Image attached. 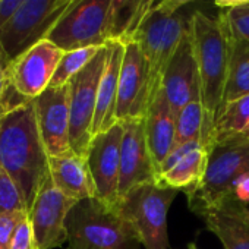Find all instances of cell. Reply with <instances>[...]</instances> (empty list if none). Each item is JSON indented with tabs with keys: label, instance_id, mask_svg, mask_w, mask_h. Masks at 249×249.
Returning <instances> with one entry per match:
<instances>
[{
	"label": "cell",
	"instance_id": "4fadbf2b",
	"mask_svg": "<svg viewBox=\"0 0 249 249\" xmlns=\"http://www.w3.org/2000/svg\"><path fill=\"white\" fill-rule=\"evenodd\" d=\"M122 138L123 123L117 122L110 129L92 137L87 153L97 198L108 207H117L119 202Z\"/></svg>",
	"mask_w": 249,
	"mask_h": 249
},
{
	"label": "cell",
	"instance_id": "3957f363",
	"mask_svg": "<svg viewBox=\"0 0 249 249\" xmlns=\"http://www.w3.org/2000/svg\"><path fill=\"white\" fill-rule=\"evenodd\" d=\"M68 249H141L132 224L98 198L78 201L66 218Z\"/></svg>",
	"mask_w": 249,
	"mask_h": 249
},
{
	"label": "cell",
	"instance_id": "e0dca14e",
	"mask_svg": "<svg viewBox=\"0 0 249 249\" xmlns=\"http://www.w3.org/2000/svg\"><path fill=\"white\" fill-rule=\"evenodd\" d=\"M211 148L201 140L176 145L157 170V182L189 195L207 172Z\"/></svg>",
	"mask_w": 249,
	"mask_h": 249
},
{
	"label": "cell",
	"instance_id": "cb8c5ba5",
	"mask_svg": "<svg viewBox=\"0 0 249 249\" xmlns=\"http://www.w3.org/2000/svg\"><path fill=\"white\" fill-rule=\"evenodd\" d=\"M214 123L210 120L201 100L191 101L176 114V145L201 140L213 150Z\"/></svg>",
	"mask_w": 249,
	"mask_h": 249
},
{
	"label": "cell",
	"instance_id": "603a6c76",
	"mask_svg": "<svg viewBox=\"0 0 249 249\" xmlns=\"http://www.w3.org/2000/svg\"><path fill=\"white\" fill-rule=\"evenodd\" d=\"M227 37H229V71H227V81L223 95V104L249 94V41L234 38L229 33Z\"/></svg>",
	"mask_w": 249,
	"mask_h": 249
},
{
	"label": "cell",
	"instance_id": "ac0fdd59",
	"mask_svg": "<svg viewBox=\"0 0 249 249\" xmlns=\"http://www.w3.org/2000/svg\"><path fill=\"white\" fill-rule=\"evenodd\" d=\"M224 249H249V204L231 194L214 207L196 213Z\"/></svg>",
	"mask_w": 249,
	"mask_h": 249
},
{
	"label": "cell",
	"instance_id": "d4e9b609",
	"mask_svg": "<svg viewBox=\"0 0 249 249\" xmlns=\"http://www.w3.org/2000/svg\"><path fill=\"white\" fill-rule=\"evenodd\" d=\"M249 126V94L223 104L213 129V147L237 138Z\"/></svg>",
	"mask_w": 249,
	"mask_h": 249
},
{
	"label": "cell",
	"instance_id": "9c48e42d",
	"mask_svg": "<svg viewBox=\"0 0 249 249\" xmlns=\"http://www.w3.org/2000/svg\"><path fill=\"white\" fill-rule=\"evenodd\" d=\"M186 30L188 22H185L179 12L170 15L154 8L140 25L132 43L140 47L147 60L153 97L159 88L161 75L178 50Z\"/></svg>",
	"mask_w": 249,
	"mask_h": 249
},
{
	"label": "cell",
	"instance_id": "7c38bea8",
	"mask_svg": "<svg viewBox=\"0 0 249 249\" xmlns=\"http://www.w3.org/2000/svg\"><path fill=\"white\" fill-rule=\"evenodd\" d=\"M76 201L63 195L49 176L28 211L37 249H54L68 242L66 218Z\"/></svg>",
	"mask_w": 249,
	"mask_h": 249
},
{
	"label": "cell",
	"instance_id": "f1b7e54d",
	"mask_svg": "<svg viewBox=\"0 0 249 249\" xmlns=\"http://www.w3.org/2000/svg\"><path fill=\"white\" fill-rule=\"evenodd\" d=\"M11 249H37V243L28 214L17 226L12 236Z\"/></svg>",
	"mask_w": 249,
	"mask_h": 249
},
{
	"label": "cell",
	"instance_id": "6da1fadb",
	"mask_svg": "<svg viewBox=\"0 0 249 249\" xmlns=\"http://www.w3.org/2000/svg\"><path fill=\"white\" fill-rule=\"evenodd\" d=\"M0 169L18 185L30 211L40 186L50 176L33 100L0 116Z\"/></svg>",
	"mask_w": 249,
	"mask_h": 249
},
{
	"label": "cell",
	"instance_id": "8fae6325",
	"mask_svg": "<svg viewBox=\"0 0 249 249\" xmlns=\"http://www.w3.org/2000/svg\"><path fill=\"white\" fill-rule=\"evenodd\" d=\"M151 101L153 87L147 60L135 43L124 44L117 89L116 120L129 122L144 119Z\"/></svg>",
	"mask_w": 249,
	"mask_h": 249
},
{
	"label": "cell",
	"instance_id": "484cf974",
	"mask_svg": "<svg viewBox=\"0 0 249 249\" xmlns=\"http://www.w3.org/2000/svg\"><path fill=\"white\" fill-rule=\"evenodd\" d=\"M104 47V46H103ZM101 47H84L71 52H65L54 76L50 82V87H63L71 82V79L78 75L100 52Z\"/></svg>",
	"mask_w": 249,
	"mask_h": 249
},
{
	"label": "cell",
	"instance_id": "8992f818",
	"mask_svg": "<svg viewBox=\"0 0 249 249\" xmlns=\"http://www.w3.org/2000/svg\"><path fill=\"white\" fill-rule=\"evenodd\" d=\"M73 0H24L0 28V60L5 69L22 52L46 38Z\"/></svg>",
	"mask_w": 249,
	"mask_h": 249
},
{
	"label": "cell",
	"instance_id": "ffe728a7",
	"mask_svg": "<svg viewBox=\"0 0 249 249\" xmlns=\"http://www.w3.org/2000/svg\"><path fill=\"white\" fill-rule=\"evenodd\" d=\"M49 170L54 186L68 198L76 202L97 198L87 157L78 156L73 151L63 156L49 157Z\"/></svg>",
	"mask_w": 249,
	"mask_h": 249
},
{
	"label": "cell",
	"instance_id": "30bf717a",
	"mask_svg": "<svg viewBox=\"0 0 249 249\" xmlns=\"http://www.w3.org/2000/svg\"><path fill=\"white\" fill-rule=\"evenodd\" d=\"M63 54L65 52L50 40L37 41L6 66L11 85L24 98H37L50 87Z\"/></svg>",
	"mask_w": 249,
	"mask_h": 249
},
{
	"label": "cell",
	"instance_id": "d590c367",
	"mask_svg": "<svg viewBox=\"0 0 249 249\" xmlns=\"http://www.w3.org/2000/svg\"><path fill=\"white\" fill-rule=\"evenodd\" d=\"M188 249H198V248L195 246V243H191V245L188 246Z\"/></svg>",
	"mask_w": 249,
	"mask_h": 249
},
{
	"label": "cell",
	"instance_id": "f546056e",
	"mask_svg": "<svg viewBox=\"0 0 249 249\" xmlns=\"http://www.w3.org/2000/svg\"><path fill=\"white\" fill-rule=\"evenodd\" d=\"M27 214V211H21L0 217V249H11L14 231Z\"/></svg>",
	"mask_w": 249,
	"mask_h": 249
},
{
	"label": "cell",
	"instance_id": "ba28073f",
	"mask_svg": "<svg viewBox=\"0 0 249 249\" xmlns=\"http://www.w3.org/2000/svg\"><path fill=\"white\" fill-rule=\"evenodd\" d=\"M107 44L95 57L69 82L71 107V148L75 154L87 157L92 140V124L97 107L98 87L106 68Z\"/></svg>",
	"mask_w": 249,
	"mask_h": 249
},
{
	"label": "cell",
	"instance_id": "9a60e30c",
	"mask_svg": "<svg viewBox=\"0 0 249 249\" xmlns=\"http://www.w3.org/2000/svg\"><path fill=\"white\" fill-rule=\"evenodd\" d=\"M144 119L122 122L123 138L120 147L119 199L138 185L157 182V170L147 142Z\"/></svg>",
	"mask_w": 249,
	"mask_h": 249
},
{
	"label": "cell",
	"instance_id": "1f68e13d",
	"mask_svg": "<svg viewBox=\"0 0 249 249\" xmlns=\"http://www.w3.org/2000/svg\"><path fill=\"white\" fill-rule=\"evenodd\" d=\"M189 2H194V0H157L154 9L172 15V14H178L179 9Z\"/></svg>",
	"mask_w": 249,
	"mask_h": 249
},
{
	"label": "cell",
	"instance_id": "d6a6232c",
	"mask_svg": "<svg viewBox=\"0 0 249 249\" xmlns=\"http://www.w3.org/2000/svg\"><path fill=\"white\" fill-rule=\"evenodd\" d=\"M8 87H9V79L6 75V69H5L2 60H0V114H2V106H3V100H5Z\"/></svg>",
	"mask_w": 249,
	"mask_h": 249
},
{
	"label": "cell",
	"instance_id": "44dd1931",
	"mask_svg": "<svg viewBox=\"0 0 249 249\" xmlns=\"http://www.w3.org/2000/svg\"><path fill=\"white\" fill-rule=\"evenodd\" d=\"M124 54V44L119 41L107 43V60L106 68L98 87L97 107L92 124V137L110 129L116 120V104H117V89L120 69Z\"/></svg>",
	"mask_w": 249,
	"mask_h": 249
},
{
	"label": "cell",
	"instance_id": "5bb4252c",
	"mask_svg": "<svg viewBox=\"0 0 249 249\" xmlns=\"http://www.w3.org/2000/svg\"><path fill=\"white\" fill-rule=\"evenodd\" d=\"M33 103L49 157L71 153L69 84L63 87H49L34 98Z\"/></svg>",
	"mask_w": 249,
	"mask_h": 249
},
{
	"label": "cell",
	"instance_id": "52a82bcc",
	"mask_svg": "<svg viewBox=\"0 0 249 249\" xmlns=\"http://www.w3.org/2000/svg\"><path fill=\"white\" fill-rule=\"evenodd\" d=\"M110 5L111 0H73L46 38L63 52L106 46Z\"/></svg>",
	"mask_w": 249,
	"mask_h": 249
},
{
	"label": "cell",
	"instance_id": "2e32d148",
	"mask_svg": "<svg viewBox=\"0 0 249 249\" xmlns=\"http://www.w3.org/2000/svg\"><path fill=\"white\" fill-rule=\"evenodd\" d=\"M157 89L163 91L166 100L176 114L191 101L201 100L199 72L188 30L173 57L166 66Z\"/></svg>",
	"mask_w": 249,
	"mask_h": 249
},
{
	"label": "cell",
	"instance_id": "4dcf8cb0",
	"mask_svg": "<svg viewBox=\"0 0 249 249\" xmlns=\"http://www.w3.org/2000/svg\"><path fill=\"white\" fill-rule=\"evenodd\" d=\"M24 0H0V28L14 15Z\"/></svg>",
	"mask_w": 249,
	"mask_h": 249
},
{
	"label": "cell",
	"instance_id": "277c9868",
	"mask_svg": "<svg viewBox=\"0 0 249 249\" xmlns=\"http://www.w3.org/2000/svg\"><path fill=\"white\" fill-rule=\"evenodd\" d=\"M249 182V141L231 140L213 147L204 178L196 188L186 195L192 213L210 208L221 202Z\"/></svg>",
	"mask_w": 249,
	"mask_h": 249
},
{
	"label": "cell",
	"instance_id": "5b68a950",
	"mask_svg": "<svg viewBox=\"0 0 249 249\" xmlns=\"http://www.w3.org/2000/svg\"><path fill=\"white\" fill-rule=\"evenodd\" d=\"M179 191L150 182L132 188L117 202V210L135 229L144 249H169L167 215Z\"/></svg>",
	"mask_w": 249,
	"mask_h": 249
},
{
	"label": "cell",
	"instance_id": "836d02e7",
	"mask_svg": "<svg viewBox=\"0 0 249 249\" xmlns=\"http://www.w3.org/2000/svg\"><path fill=\"white\" fill-rule=\"evenodd\" d=\"M214 3L220 9H226L227 11V9H233V8L249 5V0H214Z\"/></svg>",
	"mask_w": 249,
	"mask_h": 249
},
{
	"label": "cell",
	"instance_id": "7a4b0ae2",
	"mask_svg": "<svg viewBox=\"0 0 249 249\" xmlns=\"http://www.w3.org/2000/svg\"><path fill=\"white\" fill-rule=\"evenodd\" d=\"M194 56L201 81V101L214 123L223 106L229 71V37L220 18L195 11L188 19Z\"/></svg>",
	"mask_w": 249,
	"mask_h": 249
},
{
	"label": "cell",
	"instance_id": "83f0119b",
	"mask_svg": "<svg viewBox=\"0 0 249 249\" xmlns=\"http://www.w3.org/2000/svg\"><path fill=\"white\" fill-rule=\"evenodd\" d=\"M218 18L231 37L249 41V5L221 11Z\"/></svg>",
	"mask_w": 249,
	"mask_h": 249
},
{
	"label": "cell",
	"instance_id": "7402d4cb",
	"mask_svg": "<svg viewBox=\"0 0 249 249\" xmlns=\"http://www.w3.org/2000/svg\"><path fill=\"white\" fill-rule=\"evenodd\" d=\"M156 3L157 0H111L107 27L108 41L132 43L140 25Z\"/></svg>",
	"mask_w": 249,
	"mask_h": 249
},
{
	"label": "cell",
	"instance_id": "4316f807",
	"mask_svg": "<svg viewBox=\"0 0 249 249\" xmlns=\"http://www.w3.org/2000/svg\"><path fill=\"white\" fill-rule=\"evenodd\" d=\"M27 211L24 196L14 179L0 169V217Z\"/></svg>",
	"mask_w": 249,
	"mask_h": 249
},
{
	"label": "cell",
	"instance_id": "d6986e66",
	"mask_svg": "<svg viewBox=\"0 0 249 249\" xmlns=\"http://www.w3.org/2000/svg\"><path fill=\"white\" fill-rule=\"evenodd\" d=\"M145 134L156 170L176 144V113L161 89H157L145 114Z\"/></svg>",
	"mask_w": 249,
	"mask_h": 249
},
{
	"label": "cell",
	"instance_id": "e575fe53",
	"mask_svg": "<svg viewBox=\"0 0 249 249\" xmlns=\"http://www.w3.org/2000/svg\"><path fill=\"white\" fill-rule=\"evenodd\" d=\"M237 138H239V140H246V141H249V126H248ZM234 140H236V138H234Z\"/></svg>",
	"mask_w": 249,
	"mask_h": 249
}]
</instances>
